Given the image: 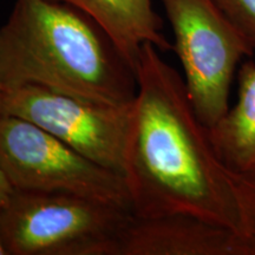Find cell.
<instances>
[{"label":"cell","instance_id":"obj_6","mask_svg":"<svg viewBox=\"0 0 255 255\" xmlns=\"http://www.w3.org/2000/svg\"><path fill=\"white\" fill-rule=\"evenodd\" d=\"M132 113L133 103H101L33 84L4 90L0 104V115L36 124L123 176Z\"/></svg>","mask_w":255,"mask_h":255},{"label":"cell","instance_id":"obj_1","mask_svg":"<svg viewBox=\"0 0 255 255\" xmlns=\"http://www.w3.org/2000/svg\"><path fill=\"white\" fill-rule=\"evenodd\" d=\"M144 44L136 64L137 94L126 178L133 215L187 214L244 237L231 170L194 110L182 76Z\"/></svg>","mask_w":255,"mask_h":255},{"label":"cell","instance_id":"obj_8","mask_svg":"<svg viewBox=\"0 0 255 255\" xmlns=\"http://www.w3.org/2000/svg\"><path fill=\"white\" fill-rule=\"evenodd\" d=\"M75 6L104 28L136 70L144 44L161 52L173 50L163 34V20L151 0H59Z\"/></svg>","mask_w":255,"mask_h":255},{"label":"cell","instance_id":"obj_12","mask_svg":"<svg viewBox=\"0 0 255 255\" xmlns=\"http://www.w3.org/2000/svg\"><path fill=\"white\" fill-rule=\"evenodd\" d=\"M12 190H13V187L9 183L7 177L5 176V174L0 170V207L4 205L5 201L8 199Z\"/></svg>","mask_w":255,"mask_h":255},{"label":"cell","instance_id":"obj_9","mask_svg":"<svg viewBox=\"0 0 255 255\" xmlns=\"http://www.w3.org/2000/svg\"><path fill=\"white\" fill-rule=\"evenodd\" d=\"M237 104L208 129L222 163L234 173L255 170V63L247 59L238 72Z\"/></svg>","mask_w":255,"mask_h":255},{"label":"cell","instance_id":"obj_4","mask_svg":"<svg viewBox=\"0 0 255 255\" xmlns=\"http://www.w3.org/2000/svg\"><path fill=\"white\" fill-rule=\"evenodd\" d=\"M173 28V50L184 72L188 95L210 129L229 110L235 70L254 50L215 0H161Z\"/></svg>","mask_w":255,"mask_h":255},{"label":"cell","instance_id":"obj_13","mask_svg":"<svg viewBox=\"0 0 255 255\" xmlns=\"http://www.w3.org/2000/svg\"><path fill=\"white\" fill-rule=\"evenodd\" d=\"M0 255H7V252H6L4 244H2L1 237H0Z\"/></svg>","mask_w":255,"mask_h":255},{"label":"cell","instance_id":"obj_7","mask_svg":"<svg viewBox=\"0 0 255 255\" xmlns=\"http://www.w3.org/2000/svg\"><path fill=\"white\" fill-rule=\"evenodd\" d=\"M113 255H251L232 229L187 214L143 218L130 213L115 239Z\"/></svg>","mask_w":255,"mask_h":255},{"label":"cell","instance_id":"obj_3","mask_svg":"<svg viewBox=\"0 0 255 255\" xmlns=\"http://www.w3.org/2000/svg\"><path fill=\"white\" fill-rule=\"evenodd\" d=\"M130 210L55 191L14 189L0 207L7 255H113Z\"/></svg>","mask_w":255,"mask_h":255},{"label":"cell","instance_id":"obj_5","mask_svg":"<svg viewBox=\"0 0 255 255\" xmlns=\"http://www.w3.org/2000/svg\"><path fill=\"white\" fill-rule=\"evenodd\" d=\"M0 170L14 189L73 194L131 212L123 175L19 117L0 115Z\"/></svg>","mask_w":255,"mask_h":255},{"label":"cell","instance_id":"obj_2","mask_svg":"<svg viewBox=\"0 0 255 255\" xmlns=\"http://www.w3.org/2000/svg\"><path fill=\"white\" fill-rule=\"evenodd\" d=\"M2 91L33 84L113 105L135 102L136 70L91 17L59 0H15L0 28Z\"/></svg>","mask_w":255,"mask_h":255},{"label":"cell","instance_id":"obj_14","mask_svg":"<svg viewBox=\"0 0 255 255\" xmlns=\"http://www.w3.org/2000/svg\"><path fill=\"white\" fill-rule=\"evenodd\" d=\"M1 97H2V87H1V83H0V104H1Z\"/></svg>","mask_w":255,"mask_h":255},{"label":"cell","instance_id":"obj_10","mask_svg":"<svg viewBox=\"0 0 255 255\" xmlns=\"http://www.w3.org/2000/svg\"><path fill=\"white\" fill-rule=\"evenodd\" d=\"M244 220V237L251 255H255V170L247 173L231 171Z\"/></svg>","mask_w":255,"mask_h":255},{"label":"cell","instance_id":"obj_11","mask_svg":"<svg viewBox=\"0 0 255 255\" xmlns=\"http://www.w3.org/2000/svg\"><path fill=\"white\" fill-rule=\"evenodd\" d=\"M255 52V0H215Z\"/></svg>","mask_w":255,"mask_h":255}]
</instances>
